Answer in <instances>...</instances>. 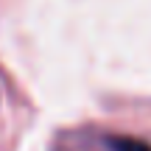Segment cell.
I'll list each match as a JSON object with an SVG mask.
<instances>
[{"label": "cell", "instance_id": "cell-1", "mask_svg": "<svg viewBox=\"0 0 151 151\" xmlns=\"http://www.w3.org/2000/svg\"><path fill=\"white\" fill-rule=\"evenodd\" d=\"M109 146H112V151H151L148 143L137 140V137H112Z\"/></svg>", "mask_w": 151, "mask_h": 151}]
</instances>
